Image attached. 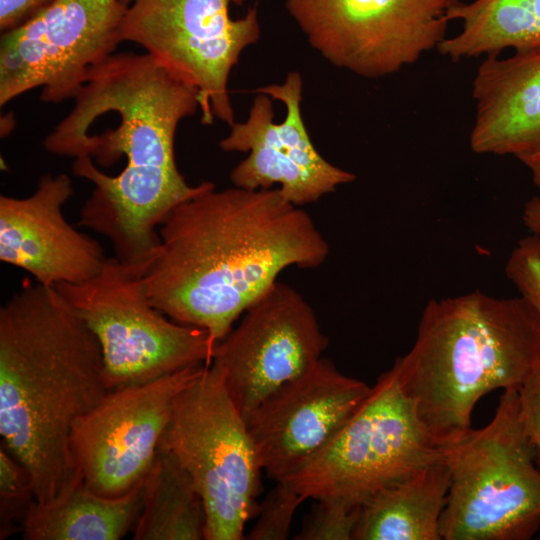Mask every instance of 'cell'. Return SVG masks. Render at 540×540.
I'll return each instance as SVG.
<instances>
[{
	"mask_svg": "<svg viewBox=\"0 0 540 540\" xmlns=\"http://www.w3.org/2000/svg\"><path fill=\"white\" fill-rule=\"evenodd\" d=\"M73 100L44 148L74 158V175L94 185L78 224L108 238L115 258L143 275L160 247L157 227L211 184L189 185L175 160L176 131L200 111L198 91L146 52H116Z\"/></svg>",
	"mask_w": 540,
	"mask_h": 540,
	"instance_id": "1",
	"label": "cell"
},
{
	"mask_svg": "<svg viewBox=\"0 0 540 540\" xmlns=\"http://www.w3.org/2000/svg\"><path fill=\"white\" fill-rule=\"evenodd\" d=\"M142 275L151 304L219 342L286 268H316L329 245L311 216L279 188L216 190L175 207Z\"/></svg>",
	"mask_w": 540,
	"mask_h": 540,
	"instance_id": "2",
	"label": "cell"
},
{
	"mask_svg": "<svg viewBox=\"0 0 540 540\" xmlns=\"http://www.w3.org/2000/svg\"><path fill=\"white\" fill-rule=\"evenodd\" d=\"M109 392L96 335L55 287L25 281L0 309V434L37 503L83 483L72 433Z\"/></svg>",
	"mask_w": 540,
	"mask_h": 540,
	"instance_id": "3",
	"label": "cell"
},
{
	"mask_svg": "<svg viewBox=\"0 0 540 540\" xmlns=\"http://www.w3.org/2000/svg\"><path fill=\"white\" fill-rule=\"evenodd\" d=\"M540 357V317L520 296L480 290L430 300L417 337L394 366L434 443L447 447L471 429L476 403L518 389Z\"/></svg>",
	"mask_w": 540,
	"mask_h": 540,
	"instance_id": "4",
	"label": "cell"
},
{
	"mask_svg": "<svg viewBox=\"0 0 540 540\" xmlns=\"http://www.w3.org/2000/svg\"><path fill=\"white\" fill-rule=\"evenodd\" d=\"M446 448L451 480L444 540H529L540 529V456L521 417L518 389L504 390L491 421Z\"/></svg>",
	"mask_w": 540,
	"mask_h": 540,
	"instance_id": "5",
	"label": "cell"
},
{
	"mask_svg": "<svg viewBox=\"0 0 540 540\" xmlns=\"http://www.w3.org/2000/svg\"><path fill=\"white\" fill-rule=\"evenodd\" d=\"M404 391L395 366L379 376L360 406L311 458L281 479L305 500L335 498L355 506L445 459Z\"/></svg>",
	"mask_w": 540,
	"mask_h": 540,
	"instance_id": "6",
	"label": "cell"
},
{
	"mask_svg": "<svg viewBox=\"0 0 540 540\" xmlns=\"http://www.w3.org/2000/svg\"><path fill=\"white\" fill-rule=\"evenodd\" d=\"M193 478L204 501L205 540H242L257 514L263 472L245 418L220 370L207 365L177 397L159 441Z\"/></svg>",
	"mask_w": 540,
	"mask_h": 540,
	"instance_id": "7",
	"label": "cell"
},
{
	"mask_svg": "<svg viewBox=\"0 0 540 540\" xmlns=\"http://www.w3.org/2000/svg\"><path fill=\"white\" fill-rule=\"evenodd\" d=\"M96 335L110 391L212 363L217 341L178 323L149 301L142 276L107 258L88 281L54 286Z\"/></svg>",
	"mask_w": 540,
	"mask_h": 540,
	"instance_id": "8",
	"label": "cell"
},
{
	"mask_svg": "<svg viewBox=\"0 0 540 540\" xmlns=\"http://www.w3.org/2000/svg\"><path fill=\"white\" fill-rule=\"evenodd\" d=\"M246 0H128L123 42L141 46L198 91L201 123H235L228 82L242 52L258 42L256 7L242 18L231 5Z\"/></svg>",
	"mask_w": 540,
	"mask_h": 540,
	"instance_id": "9",
	"label": "cell"
},
{
	"mask_svg": "<svg viewBox=\"0 0 540 540\" xmlns=\"http://www.w3.org/2000/svg\"><path fill=\"white\" fill-rule=\"evenodd\" d=\"M128 0H53L0 40V105L40 88V99H74L88 73L123 42Z\"/></svg>",
	"mask_w": 540,
	"mask_h": 540,
	"instance_id": "10",
	"label": "cell"
},
{
	"mask_svg": "<svg viewBox=\"0 0 540 540\" xmlns=\"http://www.w3.org/2000/svg\"><path fill=\"white\" fill-rule=\"evenodd\" d=\"M457 0H285L308 43L332 65L365 78L393 74L447 37Z\"/></svg>",
	"mask_w": 540,
	"mask_h": 540,
	"instance_id": "11",
	"label": "cell"
},
{
	"mask_svg": "<svg viewBox=\"0 0 540 540\" xmlns=\"http://www.w3.org/2000/svg\"><path fill=\"white\" fill-rule=\"evenodd\" d=\"M257 92L247 119L232 124L219 142L223 151L249 153L230 172L234 186L268 189L279 184L283 197L302 207L356 179L328 162L313 145L301 112L300 73L290 72L281 84Z\"/></svg>",
	"mask_w": 540,
	"mask_h": 540,
	"instance_id": "12",
	"label": "cell"
},
{
	"mask_svg": "<svg viewBox=\"0 0 540 540\" xmlns=\"http://www.w3.org/2000/svg\"><path fill=\"white\" fill-rule=\"evenodd\" d=\"M207 365L110 391L74 427L71 447L83 483L119 497L140 484L156 457L175 401Z\"/></svg>",
	"mask_w": 540,
	"mask_h": 540,
	"instance_id": "13",
	"label": "cell"
},
{
	"mask_svg": "<svg viewBox=\"0 0 540 540\" xmlns=\"http://www.w3.org/2000/svg\"><path fill=\"white\" fill-rule=\"evenodd\" d=\"M327 346L310 304L276 281L217 342L211 364L246 418L279 387L313 367Z\"/></svg>",
	"mask_w": 540,
	"mask_h": 540,
	"instance_id": "14",
	"label": "cell"
},
{
	"mask_svg": "<svg viewBox=\"0 0 540 540\" xmlns=\"http://www.w3.org/2000/svg\"><path fill=\"white\" fill-rule=\"evenodd\" d=\"M326 358L286 382L245 418L259 464L279 481L319 451L369 394Z\"/></svg>",
	"mask_w": 540,
	"mask_h": 540,
	"instance_id": "15",
	"label": "cell"
},
{
	"mask_svg": "<svg viewBox=\"0 0 540 540\" xmlns=\"http://www.w3.org/2000/svg\"><path fill=\"white\" fill-rule=\"evenodd\" d=\"M74 193L70 177L46 174L23 198L0 196V260L54 287L90 280L107 257L102 246L73 228L63 206Z\"/></svg>",
	"mask_w": 540,
	"mask_h": 540,
	"instance_id": "16",
	"label": "cell"
},
{
	"mask_svg": "<svg viewBox=\"0 0 540 540\" xmlns=\"http://www.w3.org/2000/svg\"><path fill=\"white\" fill-rule=\"evenodd\" d=\"M472 97L473 152L519 159L540 151V51L488 56L477 69Z\"/></svg>",
	"mask_w": 540,
	"mask_h": 540,
	"instance_id": "17",
	"label": "cell"
},
{
	"mask_svg": "<svg viewBox=\"0 0 540 540\" xmlns=\"http://www.w3.org/2000/svg\"><path fill=\"white\" fill-rule=\"evenodd\" d=\"M445 459L384 487L361 506L354 540H441L439 525L450 487Z\"/></svg>",
	"mask_w": 540,
	"mask_h": 540,
	"instance_id": "18",
	"label": "cell"
},
{
	"mask_svg": "<svg viewBox=\"0 0 540 540\" xmlns=\"http://www.w3.org/2000/svg\"><path fill=\"white\" fill-rule=\"evenodd\" d=\"M143 481L119 497L101 496L82 483L53 504L34 500L21 535L26 540L121 539L137 521Z\"/></svg>",
	"mask_w": 540,
	"mask_h": 540,
	"instance_id": "19",
	"label": "cell"
},
{
	"mask_svg": "<svg viewBox=\"0 0 540 540\" xmlns=\"http://www.w3.org/2000/svg\"><path fill=\"white\" fill-rule=\"evenodd\" d=\"M447 18L461 21L462 29L436 49L453 61L497 56L508 48L519 54L540 51V0H457Z\"/></svg>",
	"mask_w": 540,
	"mask_h": 540,
	"instance_id": "20",
	"label": "cell"
},
{
	"mask_svg": "<svg viewBox=\"0 0 540 540\" xmlns=\"http://www.w3.org/2000/svg\"><path fill=\"white\" fill-rule=\"evenodd\" d=\"M207 514L189 472L170 451L159 448L142 485L134 540L205 539Z\"/></svg>",
	"mask_w": 540,
	"mask_h": 540,
	"instance_id": "21",
	"label": "cell"
},
{
	"mask_svg": "<svg viewBox=\"0 0 540 540\" xmlns=\"http://www.w3.org/2000/svg\"><path fill=\"white\" fill-rule=\"evenodd\" d=\"M29 476L0 449V539L21 532L23 522L34 501Z\"/></svg>",
	"mask_w": 540,
	"mask_h": 540,
	"instance_id": "22",
	"label": "cell"
},
{
	"mask_svg": "<svg viewBox=\"0 0 540 540\" xmlns=\"http://www.w3.org/2000/svg\"><path fill=\"white\" fill-rule=\"evenodd\" d=\"M304 518L296 540H351L359 520L361 506L335 498L316 499Z\"/></svg>",
	"mask_w": 540,
	"mask_h": 540,
	"instance_id": "23",
	"label": "cell"
},
{
	"mask_svg": "<svg viewBox=\"0 0 540 540\" xmlns=\"http://www.w3.org/2000/svg\"><path fill=\"white\" fill-rule=\"evenodd\" d=\"M305 499L283 480L268 492L258 506L257 520L245 539L285 540L288 538L294 514Z\"/></svg>",
	"mask_w": 540,
	"mask_h": 540,
	"instance_id": "24",
	"label": "cell"
},
{
	"mask_svg": "<svg viewBox=\"0 0 540 540\" xmlns=\"http://www.w3.org/2000/svg\"><path fill=\"white\" fill-rule=\"evenodd\" d=\"M505 273L540 317V238L532 234L521 238L507 259Z\"/></svg>",
	"mask_w": 540,
	"mask_h": 540,
	"instance_id": "25",
	"label": "cell"
},
{
	"mask_svg": "<svg viewBox=\"0 0 540 540\" xmlns=\"http://www.w3.org/2000/svg\"><path fill=\"white\" fill-rule=\"evenodd\" d=\"M518 394L522 420L540 456V357Z\"/></svg>",
	"mask_w": 540,
	"mask_h": 540,
	"instance_id": "26",
	"label": "cell"
},
{
	"mask_svg": "<svg viewBox=\"0 0 540 540\" xmlns=\"http://www.w3.org/2000/svg\"><path fill=\"white\" fill-rule=\"evenodd\" d=\"M53 0H0V30L9 31L23 24Z\"/></svg>",
	"mask_w": 540,
	"mask_h": 540,
	"instance_id": "27",
	"label": "cell"
},
{
	"mask_svg": "<svg viewBox=\"0 0 540 540\" xmlns=\"http://www.w3.org/2000/svg\"><path fill=\"white\" fill-rule=\"evenodd\" d=\"M522 220L530 234L540 238V197L529 199L523 209Z\"/></svg>",
	"mask_w": 540,
	"mask_h": 540,
	"instance_id": "28",
	"label": "cell"
},
{
	"mask_svg": "<svg viewBox=\"0 0 540 540\" xmlns=\"http://www.w3.org/2000/svg\"><path fill=\"white\" fill-rule=\"evenodd\" d=\"M519 160L529 169L533 183L540 189V151L523 156Z\"/></svg>",
	"mask_w": 540,
	"mask_h": 540,
	"instance_id": "29",
	"label": "cell"
}]
</instances>
